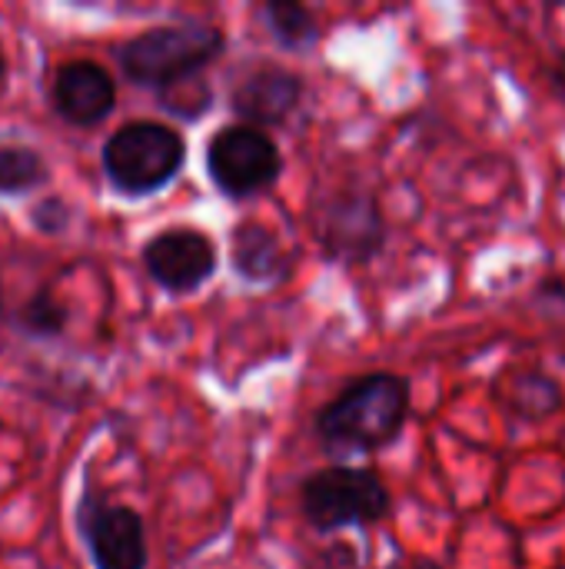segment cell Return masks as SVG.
<instances>
[{
  "label": "cell",
  "instance_id": "3957f363",
  "mask_svg": "<svg viewBox=\"0 0 565 569\" xmlns=\"http://www.w3.org/2000/svg\"><path fill=\"white\" fill-rule=\"evenodd\" d=\"M186 163V140L160 120H130L117 127L100 150V167L120 197H150L170 187Z\"/></svg>",
  "mask_w": 565,
  "mask_h": 569
},
{
  "label": "cell",
  "instance_id": "2e32d148",
  "mask_svg": "<svg viewBox=\"0 0 565 569\" xmlns=\"http://www.w3.org/2000/svg\"><path fill=\"white\" fill-rule=\"evenodd\" d=\"M157 100H160V107L167 113H173L180 120H200L213 103V90H210V83L203 77H190V80L157 93Z\"/></svg>",
  "mask_w": 565,
  "mask_h": 569
},
{
  "label": "cell",
  "instance_id": "d6986e66",
  "mask_svg": "<svg viewBox=\"0 0 565 569\" xmlns=\"http://www.w3.org/2000/svg\"><path fill=\"white\" fill-rule=\"evenodd\" d=\"M7 80H10V63H7V53H3V43H0V93L7 90Z\"/></svg>",
  "mask_w": 565,
  "mask_h": 569
},
{
  "label": "cell",
  "instance_id": "5b68a950",
  "mask_svg": "<svg viewBox=\"0 0 565 569\" xmlns=\"http://www.w3.org/2000/svg\"><path fill=\"white\" fill-rule=\"evenodd\" d=\"M320 250L330 263L366 267L386 247V217L370 187L346 183L330 190L313 213Z\"/></svg>",
  "mask_w": 565,
  "mask_h": 569
},
{
  "label": "cell",
  "instance_id": "6da1fadb",
  "mask_svg": "<svg viewBox=\"0 0 565 569\" xmlns=\"http://www.w3.org/2000/svg\"><path fill=\"white\" fill-rule=\"evenodd\" d=\"M410 410V380L386 370L363 373L313 413V433L330 457L380 453L406 433Z\"/></svg>",
  "mask_w": 565,
  "mask_h": 569
},
{
  "label": "cell",
  "instance_id": "ac0fdd59",
  "mask_svg": "<svg viewBox=\"0 0 565 569\" xmlns=\"http://www.w3.org/2000/svg\"><path fill=\"white\" fill-rule=\"evenodd\" d=\"M549 83H553V90L565 100V50L556 53V60H553V67H549Z\"/></svg>",
  "mask_w": 565,
  "mask_h": 569
},
{
  "label": "cell",
  "instance_id": "30bf717a",
  "mask_svg": "<svg viewBox=\"0 0 565 569\" xmlns=\"http://www.w3.org/2000/svg\"><path fill=\"white\" fill-rule=\"evenodd\" d=\"M50 103L57 117L67 120L70 127H97L117 107V80L97 60H63L50 83Z\"/></svg>",
  "mask_w": 565,
  "mask_h": 569
},
{
  "label": "cell",
  "instance_id": "8992f818",
  "mask_svg": "<svg viewBox=\"0 0 565 569\" xmlns=\"http://www.w3.org/2000/svg\"><path fill=\"white\" fill-rule=\"evenodd\" d=\"M206 177L210 183L230 197L246 200L270 190L283 173V150L280 143L256 127L226 123L206 140Z\"/></svg>",
  "mask_w": 565,
  "mask_h": 569
},
{
  "label": "cell",
  "instance_id": "ba28073f",
  "mask_svg": "<svg viewBox=\"0 0 565 569\" xmlns=\"http://www.w3.org/2000/svg\"><path fill=\"white\" fill-rule=\"evenodd\" d=\"M140 263L160 290L173 297H186L213 280L220 253L206 230L167 227L143 243Z\"/></svg>",
  "mask_w": 565,
  "mask_h": 569
},
{
  "label": "cell",
  "instance_id": "e0dca14e",
  "mask_svg": "<svg viewBox=\"0 0 565 569\" xmlns=\"http://www.w3.org/2000/svg\"><path fill=\"white\" fill-rule=\"evenodd\" d=\"M30 227L37 230V233H43V237H60V233H67V227H70V220H73V210H70V203L60 197V193H43L33 207H30Z\"/></svg>",
  "mask_w": 565,
  "mask_h": 569
},
{
  "label": "cell",
  "instance_id": "9a60e30c",
  "mask_svg": "<svg viewBox=\"0 0 565 569\" xmlns=\"http://www.w3.org/2000/svg\"><path fill=\"white\" fill-rule=\"evenodd\" d=\"M263 20L270 37L293 53H303L310 47H316L320 40V20L306 3H293V0H266L263 3Z\"/></svg>",
  "mask_w": 565,
  "mask_h": 569
},
{
  "label": "cell",
  "instance_id": "52a82bcc",
  "mask_svg": "<svg viewBox=\"0 0 565 569\" xmlns=\"http://www.w3.org/2000/svg\"><path fill=\"white\" fill-rule=\"evenodd\" d=\"M73 523L93 569H147V523L133 507L110 503L93 483L83 487Z\"/></svg>",
  "mask_w": 565,
  "mask_h": 569
},
{
  "label": "cell",
  "instance_id": "5bb4252c",
  "mask_svg": "<svg viewBox=\"0 0 565 569\" xmlns=\"http://www.w3.org/2000/svg\"><path fill=\"white\" fill-rule=\"evenodd\" d=\"M50 183L47 157L23 140H0V197H23Z\"/></svg>",
  "mask_w": 565,
  "mask_h": 569
},
{
  "label": "cell",
  "instance_id": "7c38bea8",
  "mask_svg": "<svg viewBox=\"0 0 565 569\" xmlns=\"http://www.w3.org/2000/svg\"><path fill=\"white\" fill-rule=\"evenodd\" d=\"M500 403L506 407V413L516 420V423H536V420H546L549 413L559 410L563 403V390L553 377L546 373H509L503 390H500Z\"/></svg>",
  "mask_w": 565,
  "mask_h": 569
},
{
  "label": "cell",
  "instance_id": "7a4b0ae2",
  "mask_svg": "<svg viewBox=\"0 0 565 569\" xmlns=\"http://www.w3.org/2000/svg\"><path fill=\"white\" fill-rule=\"evenodd\" d=\"M226 50V33L216 23L180 20L150 27L117 47V67L127 83L163 93L190 77H200Z\"/></svg>",
  "mask_w": 565,
  "mask_h": 569
},
{
  "label": "cell",
  "instance_id": "ffe728a7",
  "mask_svg": "<svg viewBox=\"0 0 565 569\" xmlns=\"http://www.w3.org/2000/svg\"><path fill=\"white\" fill-rule=\"evenodd\" d=\"M393 569H446L443 563H436V560H413V563H400V567Z\"/></svg>",
  "mask_w": 565,
  "mask_h": 569
},
{
  "label": "cell",
  "instance_id": "4fadbf2b",
  "mask_svg": "<svg viewBox=\"0 0 565 569\" xmlns=\"http://www.w3.org/2000/svg\"><path fill=\"white\" fill-rule=\"evenodd\" d=\"M67 323H70V310H67V303H63L50 287L33 290V293L10 313V327H13L23 340H33V343L60 340V337L67 333Z\"/></svg>",
  "mask_w": 565,
  "mask_h": 569
},
{
  "label": "cell",
  "instance_id": "9c48e42d",
  "mask_svg": "<svg viewBox=\"0 0 565 569\" xmlns=\"http://www.w3.org/2000/svg\"><path fill=\"white\" fill-rule=\"evenodd\" d=\"M303 97H306V83L300 73L280 63H263L233 83L230 110L246 127L276 130V127H286L303 110Z\"/></svg>",
  "mask_w": 565,
  "mask_h": 569
},
{
  "label": "cell",
  "instance_id": "277c9868",
  "mask_svg": "<svg viewBox=\"0 0 565 569\" xmlns=\"http://www.w3.org/2000/svg\"><path fill=\"white\" fill-rule=\"evenodd\" d=\"M393 493L370 467H323L300 483V513L316 533L366 530L390 517Z\"/></svg>",
  "mask_w": 565,
  "mask_h": 569
},
{
  "label": "cell",
  "instance_id": "8fae6325",
  "mask_svg": "<svg viewBox=\"0 0 565 569\" xmlns=\"http://www.w3.org/2000/svg\"><path fill=\"white\" fill-rule=\"evenodd\" d=\"M230 267L253 287H276L293 277V250L260 220H243L230 233Z\"/></svg>",
  "mask_w": 565,
  "mask_h": 569
}]
</instances>
